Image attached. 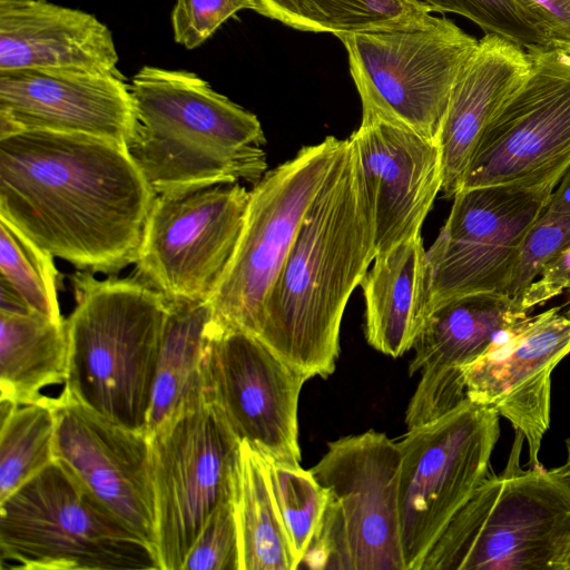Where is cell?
<instances>
[{
  "label": "cell",
  "instance_id": "1",
  "mask_svg": "<svg viewBox=\"0 0 570 570\" xmlns=\"http://www.w3.org/2000/svg\"><path fill=\"white\" fill-rule=\"evenodd\" d=\"M155 196L114 141L47 130L0 138V216L77 269L135 263Z\"/></svg>",
  "mask_w": 570,
  "mask_h": 570
},
{
  "label": "cell",
  "instance_id": "2",
  "mask_svg": "<svg viewBox=\"0 0 570 570\" xmlns=\"http://www.w3.org/2000/svg\"><path fill=\"white\" fill-rule=\"evenodd\" d=\"M374 258L372 217L345 139L268 294L257 337L308 379L331 375L346 304Z\"/></svg>",
  "mask_w": 570,
  "mask_h": 570
},
{
  "label": "cell",
  "instance_id": "3",
  "mask_svg": "<svg viewBox=\"0 0 570 570\" xmlns=\"http://www.w3.org/2000/svg\"><path fill=\"white\" fill-rule=\"evenodd\" d=\"M130 90L138 126L126 148L156 194L265 175L256 115L196 73L144 66Z\"/></svg>",
  "mask_w": 570,
  "mask_h": 570
},
{
  "label": "cell",
  "instance_id": "4",
  "mask_svg": "<svg viewBox=\"0 0 570 570\" xmlns=\"http://www.w3.org/2000/svg\"><path fill=\"white\" fill-rule=\"evenodd\" d=\"M66 320L69 395L101 416L146 433L168 303L139 278H72Z\"/></svg>",
  "mask_w": 570,
  "mask_h": 570
},
{
  "label": "cell",
  "instance_id": "5",
  "mask_svg": "<svg viewBox=\"0 0 570 570\" xmlns=\"http://www.w3.org/2000/svg\"><path fill=\"white\" fill-rule=\"evenodd\" d=\"M515 431L503 471L488 474L425 556L421 570H556L570 535V481L524 469Z\"/></svg>",
  "mask_w": 570,
  "mask_h": 570
},
{
  "label": "cell",
  "instance_id": "6",
  "mask_svg": "<svg viewBox=\"0 0 570 570\" xmlns=\"http://www.w3.org/2000/svg\"><path fill=\"white\" fill-rule=\"evenodd\" d=\"M1 570H160L156 551L56 459L0 502Z\"/></svg>",
  "mask_w": 570,
  "mask_h": 570
},
{
  "label": "cell",
  "instance_id": "7",
  "mask_svg": "<svg viewBox=\"0 0 570 570\" xmlns=\"http://www.w3.org/2000/svg\"><path fill=\"white\" fill-rule=\"evenodd\" d=\"M401 452L366 431L328 442L309 469L327 500L298 568L404 570L399 513Z\"/></svg>",
  "mask_w": 570,
  "mask_h": 570
},
{
  "label": "cell",
  "instance_id": "8",
  "mask_svg": "<svg viewBox=\"0 0 570 570\" xmlns=\"http://www.w3.org/2000/svg\"><path fill=\"white\" fill-rule=\"evenodd\" d=\"M362 102L377 118L439 138L454 85L479 40L432 13L409 27L338 37Z\"/></svg>",
  "mask_w": 570,
  "mask_h": 570
},
{
  "label": "cell",
  "instance_id": "9",
  "mask_svg": "<svg viewBox=\"0 0 570 570\" xmlns=\"http://www.w3.org/2000/svg\"><path fill=\"white\" fill-rule=\"evenodd\" d=\"M500 415L469 399L397 442L399 513L404 570L423 560L452 518L489 474Z\"/></svg>",
  "mask_w": 570,
  "mask_h": 570
},
{
  "label": "cell",
  "instance_id": "10",
  "mask_svg": "<svg viewBox=\"0 0 570 570\" xmlns=\"http://www.w3.org/2000/svg\"><path fill=\"white\" fill-rule=\"evenodd\" d=\"M344 145L328 136L305 146L249 190L236 249L208 301L214 324L258 335L268 294Z\"/></svg>",
  "mask_w": 570,
  "mask_h": 570
},
{
  "label": "cell",
  "instance_id": "11",
  "mask_svg": "<svg viewBox=\"0 0 570 570\" xmlns=\"http://www.w3.org/2000/svg\"><path fill=\"white\" fill-rule=\"evenodd\" d=\"M248 200L239 183L156 194L136 277L166 301H209L236 249Z\"/></svg>",
  "mask_w": 570,
  "mask_h": 570
},
{
  "label": "cell",
  "instance_id": "12",
  "mask_svg": "<svg viewBox=\"0 0 570 570\" xmlns=\"http://www.w3.org/2000/svg\"><path fill=\"white\" fill-rule=\"evenodd\" d=\"M530 53L529 75L484 128L461 189L553 190L570 166V52Z\"/></svg>",
  "mask_w": 570,
  "mask_h": 570
},
{
  "label": "cell",
  "instance_id": "13",
  "mask_svg": "<svg viewBox=\"0 0 570 570\" xmlns=\"http://www.w3.org/2000/svg\"><path fill=\"white\" fill-rule=\"evenodd\" d=\"M149 441L160 570H181L212 514L233 499L240 441L208 402Z\"/></svg>",
  "mask_w": 570,
  "mask_h": 570
},
{
  "label": "cell",
  "instance_id": "14",
  "mask_svg": "<svg viewBox=\"0 0 570 570\" xmlns=\"http://www.w3.org/2000/svg\"><path fill=\"white\" fill-rule=\"evenodd\" d=\"M552 191L512 185L459 190L426 250L432 309L469 294H508L524 235Z\"/></svg>",
  "mask_w": 570,
  "mask_h": 570
},
{
  "label": "cell",
  "instance_id": "15",
  "mask_svg": "<svg viewBox=\"0 0 570 570\" xmlns=\"http://www.w3.org/2000/svg\"><path fill=\"white\" fill-rule=\"evenodd\" d=\"M204 373L207 402L217 407L239 441L265 456L301 462L297 411L307 376L257 336L212 320Z\"/></svg>",
  "mask_w": 570,
  "mask_h": 570
},
{
  "label": "cell",
  "instance_id": "16",
  "mask_svg": "<svg viewBox=\"0 0 570 570\" xmlns=\"http://www.w3.org/2000/svg\"><path fill=\"white\" fill-rule=\"evenodd\" d=\"M55 456L118 520L157 553V511L150 441L76 401L55 397Z\"/></svg>",
  "mask_w": 570,
  "mask_h": 570
},
{
  "label": "cell",
  "instance_id": "17",
  "mask_svg": "<svg viewBox=\"0 0 570 570\" xmlns=\"http://www.w3.org/2000/svg\"><path fill=\"white\" fill-rule=\"evenodd\" d=\"M569 353L570 318L557 306L525 317L462 370L465 397L492 407L522 432L530 468L541 465L539 451L550 425L551 375Z\"/></svg>",
  "mask_w": 570,
  "mask_h": 570
},
{
  "label": "cell",
  "instance_id": "18",
  "mask_svg": "<svg viewBox=\"0 0 570 570\" xmlns=\"http://www.w3.org/2000/svg\"><path fill=\"white\" fill-rule=\"evenodd\" d=\"M138 126L121 75L61 69L0 71V138L21 130L79 134L127 147Z\"/></svg>",
  "mask_w": 570,
  "mask_h": 570
},
{
  "label": "cell",
  "instance_id": "19",
  "mask_svg": "<svg viewBox=\"0 0 570 570\" xmlns=\"http://www.w3.org/2000/svg\"><path fill=\"white\" fill-rule=\"evenodd\" d=\"M528 316L510 295L497 292L436 305L414 343L409 365L410 375L420 372L421 377L407 405V429L431 422L464 401L462 370Z\"/></svg>",
  "mask_w": 570,
  "mask_h": 570
},
{
  "label": "cell",
  "instance_id": "20",
  "mask_svg": "<svg viewBox=\"0 0 570 570\" xmlns=\"http://www.w3.org/2000/svg\"><path fill=\"white\" fill-rule=\"evenodd\" d=\"M347 139L372 217L376 257L421 234L442 189L441 151L436 140L370 117H362Z\"/></svg>",
  "mask_w": 570,
  "mask_h": 570
},
{
  "label": "cell",
  "instance_id": "21",
  "mask_svg": "<svg viewBox=\"0 0 570 570\" xmlns=\"http://www.w3.org/2000/svg\"><path fill=\"white\" fill-rule=\"evenodd\" d=\"M109 28L46 0L0 1V71L61 69L120 75Z\"/></svg>",
  "mask_w": 570,
  "mask_h": 570
},
{
  "label": "cell",
  "instance_id": "22",
  "mask_svg": "<svg viewBox=\"0 0 570 570\" xmlns=\"http://www.w3.org/2000/svg\"><path fill=\"white\" fill-rule=\"evenodd\" d=\"M531 53L498 35L482 37L462 69L438 138L442 189L446 198L461 189L484 128L530 72Z\"/></svg>",
  "mask_w": 570,
  "mask_h": 570
},
{
  "label": "cell",
  "instance_id": "23",
  "mask_svg": "<svg viewBox=\"0 0 570 570\" xmlns=\"http://www.w3.org/2000/svg\"><path fill=\"white\" fill-rule=\"evenodd\" d=\"M361 286L367 343L392 357L413 348L432 311L431 272L421 234L376 256Z\"/></svg>",
  "mask_w": 570,
  "mask_h": 570
},
{
  "label": "cell",
  "instance_id": "24",
  "mask_svg": "<svg viewBox=\"0 0 570 570\" xmlns=\"http://www.w3.org/2000/svg\"><path fill=\"white\" fill-rule=\"evenodd\" d=\"M168 315L158 356L146 435L170 426L207 403L205 342L212 309L208 301H167Z\"/></svg>",
  "mask_w": 570,
  "mask_h": 570
},
{
  "label": "cell",
  "instance_id": "25",
  "mask_svg": "<svg viewBox=\"0 0 570 570\" xmlns=\"http://www.w3.org/2000/svg\"><path fill=\"white\" fill-rule=\"evenodd\" d=\"M68 353L66 321L0 311V400L30 403L42 389L65 383Z\"/></svg>",
  "mask_w": 570,
  "mask_h": 570
},
{
  "label": "cell",
  "instance_id": "26",
  "mask_svg": "<svg viewBox=\"0 0 570 570\" xmlns=\"http://www.w3.org/2000/svg\"><path fill=\"white\" fill-rule=\"evenodd\" d=\"M240 570H295L287 534L261 454L240 441L233 482Z\"/></svg>",
  "mask_w": 570,
  "mask_h": 570
},
{
  "label": "cell",
  "instance_id": "27",
  "mask_svg": "<svg viewBox=\"0 0 570 570\" xmlns=\"http://www.w3.org/2000/svg\"><path fill=\"white\" fill-rule=\"evenodd\" d=\"M257 13L306 32L338 38L357 31L402 28L432 12L417 0H257Z\"/></svg>",
  "mask_w": 570,
  "mask_h": 570
},
{
  "label": "cell",
  "instance_id": "28",
  "mask_svg": "<svg viewBox=\"0 0 570 570\" xmlns=\"http://www.w3.org/2000/svg\"><path fill=\"white\" fill-rule=\"evenodd\" d=\"M53 402L0 400V502L56 460Z\"/></svg>",
  "mask_w": 570,
  "mask_h": 570
},
{
  "label": "cell",
  "instance_id": "29",
  "mask_svg": "<svg viewBox=\"0 0 570 570\" xmlns=\"http://www.w3.org/2000/svg\"><path fill=\"white\" fill-rule=\"evenodd\" d=\"M53 256L0 216V279L24 302L31 313L63 323Z\"/></svg>",
  "mask_w": 570,
  "mask_h": 570
},
{
  "label": "cell",
  "instance_id": "30",
  "mask_svg": "<svg viewBox=\"0 0 570 570\" xmlns=\"http://www.w3.org/2000/svg\"><path fill=\"white\" fill-rule=\"evenodd\" d=\"M261 456L298 569L322 519L326 492L312 472L304 470L299 463Z\"/></svg>",
  "mask_w": 570,
  "mask_h": 570
},
{
  "label": "cell",
  "instance_id": "31",
  "mask_svg": "<svg viewBox=\"0 0 570 570\" xmlns=\"http://www.w3.org/2000/svg\"><path fill=\"white\" fill-rule=\"evenodd\" d=\"M431 12L460 14L528 52L553 50L514 0H417Z\"/></svg>",
  "mask_w": 570,
  "mask_h": 570
},
{
  "label": "cell",
  "instance_id": "32",
  "mask_svg": "<svg viewBox=\"0 0 570 570\" xmlns=\"http://www.w3.org/2000/svg\"><path fill=\"white\" fill-rule=\"evenodd\" d=\"M570 248V213L546 208L524 235L508 294L519 303L542 268Z\"/></svg>",
  "mask_w": 570,
  "mask_h": 570
},
{
  "label": "cell",
  "instance_id": "33",
  "mask_svg": "<svg viewBox=\"0 0 570 570\" xmlns=\"http://www.w3.org/2000/svg\"><path fill=\"white\" fill-rule=\"evenodd\" d=\"M181 570H240L238 529L233 499L212 514Z\"/></svg>",
  "mask_w": 570,
  "mask_h": 570
},
{
  "label": "cell",
  "instance_id": "34",
  "mask_svg": "<svg viewBox=\"0 0 570 570\" xmlns=\"http://www.w3.org/2000/svg\"><path fill=\"white\" fill-rule=\"evenodd\" d=\"M240 10L257 12L258 1L176 0L171 12L174 39L187 49L197 48Z\"/></svg>",
  "mask_w": 570,
  "mask_h": 570
},
{
  "label": "cell",
  "instance_id": "35",
  "mask_svg": "<svg viewBox=\"0 0 570 570\" xmlns=\"http://www.w3.org/2000/svg\"><path fill=\"white\" fill-rule=\"evenodd\" d=\"M553 50L570 52V0H514Z\"/></svg>",
  "mask_w": 570,
  "mask_h": 570
},
{
  "label": "cell",
  "instance_id": "36",
  "mask_svg": "<svg viewBox=\"0 0 570 570\" xmlns=\"http://www.w3.org/2000/svg\"><path fill=\"white\" fill-rule=\"evenodd\" d=\"M538 277L519 299V304L528 313L563 291L570 289V248L549 262Z\"/></svg>",
  "mask_w": 570,
  "mask_h": 570
},
{
  "label": "cell",
  "instance_id": "37",
  "mask_svg": "<svg viewBox=\"0 0 570 570\" xmlns=\"http://www.w3.org/2000/svg\"><path fill=\"white\" fill-rule=\"evenodd\" d=\"M546 208L560 213H570V166L551 193Z\"/></svg>",
  "mask_w": 570,
  "mask_h": 570
},
{
  "label": "cell",
  "instance_id": "38",
  "mask_svg": "<svg viewBox=\"0 0 570 570\" xmlns=\"http://www.w3.org/2000/svg\"><path fill=\"white\" fill-rule=\"evenodd\" d=\"M556 570H570V535L562 553L556 563Z\"/></svg>",
  "mask_w": 570,
  "mask_h": 570
},
{
  "label": "cell",
  "instance_id": "39",
  "mask_svg": "<svg viewBox=\"0 0 570 570\" xmlns=\"http://www.w3.org/2000/svg\"><path fill=\"white\" fill-rule=\"evenodd\" d=\"M567 459L563 465L559 466L562 473L570 481V436L566 440Z\"/></svg>",
  "mask_w": 570,
  "mask_h": 570
},
{
  "label": "cell",
  "instance_id": "40",
  "mask_svg": "<svg viewBox=\"0 0 570 570\" xmlns=\"http://www.w3.org/2000/svg\"><path fill=\"white\" fill-rule=\"evenodd\" d=\"M569 307L563 313L568 318H570V289H569V298H568Z\"/></svg>",
  "mask_w": 570,
  "mask_h": 570
}]
</instances>
